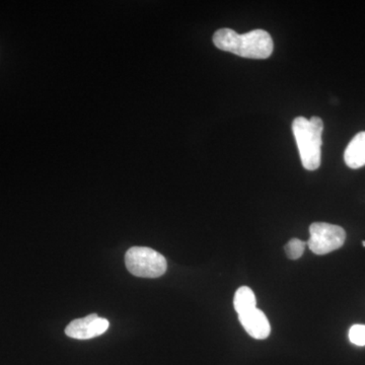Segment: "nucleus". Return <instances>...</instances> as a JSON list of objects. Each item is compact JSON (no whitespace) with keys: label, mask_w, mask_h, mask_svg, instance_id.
Returning a JSON list of instances; mask_svg holds the SVG:
<instances>
[{"label":"nucleus","mask_w":365,"mask_h":365,"mask_svg":"<svg viewBox=\"0 0 365 365\" xmlns=\"http://www.w3.org/2000/svg\"><path fill=\"white\" fill-rule=\"evenodd\" d=\"M344 160L351 169H359L365 165V132H359L348 144Z\"/></svg>","instance_id":"7"},{"label":"nucleus","mask_w":365,"mask_h":365,"mask_svg":"<svg viewBox=\"0 0 365 365\" xmlns=\"http://www.w3.org/2000/svg\"><path fill=\"white\" fill-rule=\"evenodd\" d=\"M306 245V242L300 241L299 239L290 240L285 246V253H287L288 258L292 259V260L299 259L304 254Z\"/></svg>","instance_id":"9"},{"label":"nucleus","mask_w":365,"mask_h":365,"mask_svg":"<svg viewBox=\"0 0 365 365\" xmlns=\"http://www.w3.org/2000/svg\"><path fill=\"white\" fill-rule=\"evenodd\" d=\"M218 49L250 59H267L273 52V40L264 30H254L240 35L232 29H220L213 35Z\"/></svg>","instance_id":"1"},{"label":"nucleus","mask_w":365,"mask_h":365,"mask_svg":"<svg viewBox=\"0 0 365 365\" xmlns=\"http://www.w3.org/2000/svg\"><path fill=\"white\" fill-rule=\"evenodd\" d=\"M109 326L107 319L100 318L97 314H91L85 318L71 322L66 327V334L72 339H93L107 332Z\"/></svg>","instance_id":"5"},{"label":"nucleus","mask_w":365,"mask_h":365,"mask_svg":"<svg viewBox=\"0 0 365 365\" xmlns=\"http://www.w3.org/2000/svg\"><path fill=\"white\" fill-rule=\"evenodd\" d=\"M349 340L352 344L365 346V326H352L349 330Z\"/></svg>","instance_id":"10"},{"label":"nucleus","mask_w":365,"mask_h":365,"mask_svg":"<svg viewBox=\"0 0 365 365\" xmlns=\"http://www.w3.org/2000/svg\"><path fill=\"white\" fill-rule=\"evenodd\" d=\"M324 123L321 118L297 117L292 123V131L297 146L302 163L304 169L318 170L321 165L322 134Z\"/></svg>","instance_id":"2"},{"label":"nucleus","mask_w":365,"mask_h":365,"mask_svg":"<svg viewBox=\"0 0 365 365\" xmlns=\"http://www.w3.org/2000/svg\"><path fill=\"white\" fill-rule=\"evenodd\" d=\"M362 245H364V247H365V242H362Z\"/></svg>","instance_id":"11"},{"label":"nucleus","mask_w":365,"mask_h":365,"mask_svg":"<svg viewBox=\"0 0 365 365\" xmlns=\"http://www.w3.org/2000/svg\"><path fill=\"white\" fill-rule=\"evenodd\" d=\"M127 270L132 275L143 278H158L168 269L167 260L162 254L146 247H132L125 255Z\"/></svg>","instance_id":"3"},{"label":"nucleus","mask_w":365,"mask_h":365,"mask_svg":"<svg viewBox=\"0 0 365 365\" xmlns=\"http://www.w3.org/2000/svg\"><path fill=\"white\" fill-rule=\"evenodd\" d=\"M257 300L253 290L248 287H242L235 294L234 307L237 314L247 313L256 309Z\"/></svg>","instance_id":"8"},{"label":"nucleus","mask_w":365,"mask_h":365,"mask_svg":"<svg viewBox=\"0 0 365 365\" xmlns=\"http://www.w3.org/2000/svg\"><path fill=\"white\" fill-rule=\"evenodd\" d=\"M239 319L246 332L254 339L264 340L270 335V323L261 309L256 307L247 313L239 314Z\"/></svg>","instance_id":"6"},{"label":"nucleus","mask_w":365,"mask_h":365,"mask_svg":"<svg viewBox=\"0 0 365 365\" xmlns=\"http://www.w3.org/2000/svg\"><path fill=\"white\" fill-rule=\"evenodd\" d=\"M309 248L316 255H326L344 245L346 232L339 225L314 222L309 227Z\"/></svg>","instance_id":"4"}]
</instances>
